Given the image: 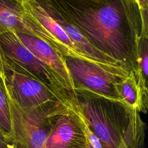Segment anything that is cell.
Returning <instances> with one entry per match:
<instances>
[{"label":"cell","mask_w":148,"mask_h":148,"mask_svg":"<svg viewBox=\"0 0 148 148\" xmlns=\"http://www.w3.org/2000/svg\"><path fill=\"white\" fill-rule=\"evenodd\" d=\"M73 24L95 48L130 72L137 68L139 10L132 0H40Z\"/></svg>","instance_id":"1"},{"label":"cell","mask_w":148,"mask_h":148,"mask_svg":"<svg viewBox=\"0 0 148 148\" xmlns=\"http://www.w3.org/2000/svg\"><path fill=\"white\" fill-rule=\"evenodd\" d=\"M69 98L102 148H120L130 126V111L119 101L75 91Z\"/></svg>","instance_id":"2"},{"label":"cell","mask_w":148,"mask_h":148,"mask_svg":"<svg viewBox=\"0 0 148 148\" xmlns=\"http://www.w3.org/2000/svg\"><path fill=\"white\" fill-rule=\"evenodd\" d=\"M3 80L9 100L11 123L10 141L17 148H45L51 128L52 116L61 102L33 108L21 107L12 96Z\"/></svg>","instance_id":"3"},{"label":"cell","mask_w":148,"mask_h":148,"mask_svg":"<svg viewBox=\"0 0 148 148\" xmlns=\"http://www.w3.org/2000/svg\"><path fill=\"white\" fill-rule=\"evenodd\" d=\"M16 1L30 35L44 41L62 56L83 60L106 68H122L98 62L80 52L38 0Z\"/></svg>","instance_id":"4"},{"label":"cell","mask_w":148,"mask_h":148,"mask_svg":"<svg viewBox=\"0 0 148 148\" xmlns=\"http://www.w3.org/2000/svg\"><path fill=\"white\" fill-rule=\"evenodd\" d=\"M75 91L119 101L117 86L130 72L123 68H106L83 60L64 57Z\"/></svg>","instance_id":"5"},{"label":"cell","mask_w":148,"mask_h":148,"mask_svg":"<svg viewBox=\"0 0 148 148\" xmlns=\"http://www.w3.org/2000/svg\"><path fill=\"white\" fill-rule=\"evenodd\" d=\"M0 45L9 68L50 87L63 103L70 97L49 69L20 41L15 32L0 36Z\"/></svg>","instance_id":"6"},{"label":"cell","mask_w":148,"mask_h":148,"mask_svg":"<svg viewBox=\"0 0 148 148\" xmlns=\"http://www.w3.org/2000/svg\"><path fill=\"white\" fill-rule=\"evenodd\" d=\"M88 140L82 116L71 101L61 103L53 114L45 148H84Z\"/></svg>","instance_id":"7"},{"label":"cell","mask_w":148,"mask_h":148,"mask_svg":"<svg viewBox=\"0 0 148 148\" xmlns=\"http://www.w3.org/2000/svg\"><path fill=\"white\" fill-rule=\"evenodd\" d=\"M5 82L13 98L23 108H36L53 102H62L50 87L21 72H8Z\"/></svg>","instance_id":"8"},{"label":"cell","mask_w":148,"mask_h":148,"mask_svg":"<svg viewBox=\"0 0 148 148\" xmlns=\"http://www.w3.org/2000/svg\"><path fill=\"white\" fill-rule=\"evenodd\" d=\"M16 34L23 44L49 69L70 97L75 94L73 82L64 57L36 37L22 33Z\"/></svg>","instance_id":"9"},{"label":"cell","mask_w":148,"mask_h":148,"mask_svg":"<svg viewBox=\"0 0 148 148\" xmlns=\"http://www.w3.org/2000/svg\"><path fill=\"white\" fill-rule=\"evenodd\" d=\"M119 101L128 109L146 114L148 108V95L142 90L134 70L123 77L117 86Z\"/></svg>","instance_id":"10"},{"label":"cell","mask_w":148,"mask_h":148,"mask_svg":"<svg viewBox=\"0 0 148 148\" xmlns=\"http://www.w3.org/2000/svg\"><path fill=\"white\" fill-rule=\"evenodd\" d=\"M30 35L16 0H0V36L6 32Z\"/></svg>","instance_id":"11"},{"label":"cell","mask_w":148,"mask_h":148,"mask_svg":"<svg viewBox=\"0 0 148 148\" xmlns=\"http://www.w3.org/2000/svg\"><path fill=\"white\" fill-rule=\"evenodd\" d=\"M130 123L120 148H144L146 123L142 120L140 113L130 109Z\"/></svg>","instance_id":"12"},{"label":"cell","mask_w":148,"mask_h":148,"mask_svg":"<svg viewBox=\"0 0 148 148\" xmlns=\"http://www.w3.org/2000/svg\"><path fill=\"white\" fill-rule=\"evenodd\" d=\"M3 77H0V131L8 140L11 142L10 109Z\"/></svg>","instance_id":"13"},{"label":"cell","mask_w":148,"mask_h":148,"mask_svg":"<svg viewBox=\"0 0 148 148\" xmlns=\"http://www.w3.org/2000/svg\"><path fill=\"white\" fill-rule=\"evenodd\" d=\"M139 72L147 80L148 72V38L140 37L139 53L137 60V68Z\"/></svg>","instance_id":"14"},{"label":"cell","mask_w":148,"mask_h":148,"mask_svg":"<svg viewBox=\"0 0 148 148\" xmlns=\"http://www.w3.org/2000/svg\"><path fill=\"white\" fill-rule=\"evenodd\" d=\"M9 71V68L0 45V77L5 76Z\"/></svg>","instance_id":"15"},{"label":"cell","mask_w":148,"mask_h":148,"mask_svg":"<svg viewBox=\"0 0 148 148\" xmlns=\"http://www.w3.org/2000/svg\"><path fill=\"white\" fill-rule=\"evenodd\" d=\"M0 148H17L11 142L8 140L0 131Z\"/></svg>","instance_id":"16"},{"label":"cell","mask_w":148,"mask_h":148,"mask_svg":"<svg viewBox=\"0 0 148 148\" xmlns=\"http://www.w3.org/2000/svg\"><path fill=\"white\" fill-rule=\"evenodd\" d=\"M136 5L139 12L147 11L148 0H132Z\"/></svg>","instance_id":"17"},{"label":"cell","mask_w":148,"mask_h":148,"mask_svg":"<svg viewBox=\"0 0 148 148\" xmlns=\"http://www.w3.org/2000/svg\"><path fill=\"white\" fill-rule=\"evenodd\" d=\"M84 148H93L92 147V146L90 144V143L88 142V145L84 147Z\"/></svg>","instance_id":"18"},{"label":"cell","mask_w":148,"mask_h":148,"mask_svg":"<svg viewBox=\"0 0 148 148\" xmlns=\"http://www.w3.org/2000/svg\"><path fill=\"white\" fill-rule=\"evenodd\" d=\"M90 1H102V0H90Z\"/></svg>","instance_id":"19"}]
</instances>
